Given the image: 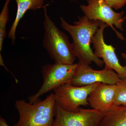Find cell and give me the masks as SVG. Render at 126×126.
Segmentation results:
<instances>
[{"mask_svg": "<svg viewBox=\"0 0 126 126\" xmlns=\"http://www.w3.org/2000/svg\"><path fill=\"white\" fill-rule=\"evenodd\" d=\"M122 58H123L125 61V64L124 65L126 67V53H123L121 54Z\"/></svg>", "mask_w": 126, "mask_h": 126, "instance_id": "17", "label": "cell"}, {"mask_svg": "<svg viewBox=\"0 0 126 126\" xmlns=\"http://www.w3.org/2000/svg\"><path fill=\"white\" fill-rule=\"evenodd\" d=\"M56 104L53 93L43 101L33 104L24 99L16 101L15 107L19 117L15 126H52Z\"/></svg>", "mask_w": 126, "mask_h": 126, "instance_id": "3", "label": "cell"}, {"mask_svg": "<svg viewBox=\"0 0 126 126\" xmlns=\"http://www.w3.org/2000/svg\"><path fill=\"white\" fill-rule=\"evenodd\" d=\"M98 126H126V107L113 106L103 113Z\"/></svg>", "mask_w": 126, "mask_h": 126, "instance_id": "12", "label": "cell"}, {"mask_svg": "<svg viewBox=\"0 0 126 126\" xmlns=\"http://www.w3.org/2000/svg\"><path fill=\"white\" fill-rule=\"evenodd\" d=\"M44 20L43 25L45 30L43 41V47L47 50L55 63L71 64L74 63L77 58L67 35L60 30L47 14L44 6Z\"/></svg>", "mask_w": 126, "mask_h": 126, "instance_id": "2", "label": "cell"}, {"mask_svg": "<svg viewBox=\"0 0 126 126\" xmlns=\"http://www.w3.org/2000/svg\"><path fill=\"white\" fill-rule=\"evenodd\" d=\"M111 8L115 10L121 9L126 4V0H104Z\"/></svg>", "mask_w": 126, "mask_h": 126, "instance_id": "15", "label": "cell"}, {"mask_svg": "<svg viewBox=\"0 0 126 126\" xmlns=\"http://www.w3.org/2000/svg\"><path fill=\"white\" fill-rule=\"evenodd\" d=\"M78 18L74 24L71 25L60 17L61 27L73 39L72 47L79 62L89 65L93 62L102 67L104 64L103 60L95 55L90 46L91 39L96 33L102 21L92 20L86 16Z\"/></svg>", "mask_w": 126, "mask_h": 126, "instance_id": "1", "label": "cell"}, {"mask_svg": "<svg viewBox=\"0 0 126 126\" xmlns=\"http://www.w3.org/2000/svg\"><path fill=\"white\" fill-rule=\"evenodd\" d=\"M88 5H81L80 8L85 16L92 20H99L110 26L120 39L125 40L121 34L115 29L123 31L124 12L116 13L104 0H87Z\"/></svg>", "mask_w": 126, "mask_h": 126, "instance_id": "6", "label": "cell"}, {"mask_svg": "<svg viewBox=\"0 0 126 126\" xmlns=\"http://www.w3.org/2000/svg\"><path fill=\"white\" fill-rule=\"evenodd\" d=\"M116 85L114 106L126 107V78L120 79Z\"/></svg>", "mask_w": 126, "mask_h": 126, "instance_id": "14", "label": "cell"}, {"mask_svg": "<svg viewBox=\"0 0 126 126\" xmlns=\"http://www.w3.org/2000/svg\"><path fill=\"white\" fill-rule=\"evenodd\" d=\"M0 126H9L5 119L0 116Z\"/></svg>", "mask_w": 126, "mask_h": 126, "instance_id": "16", "label": "cell"}, {"mask_svg": "<svg viewBox=\"0 0 126 126\" xmlns=\"http://www.w3.org/2000/svg\"><path fill=\"white\" fill-rule=\"evenodd\" d=\"M109 26L102 22L96 33L93 36L91 43L94 49V54L99 59H103L105 66L114 70L121 79L126 78V67L122 66L115 52V48L107 44L104 41L103 32Z\"/></svg>", "mask_w": 126, "mask_h": 126, "instance_id": "9", "label": "cell"}, {"mask_svg": "<svg viewBox=\"0 0 126 126\" xmlns=\"http://www.w3.org/2000/svg\"><path fill=\"white\" fill-rule=\"evenodd\" d=\"M17 4L16 15L8 34V37L14 45L16 39V32L18 24L25 14L28 10H36L44 7V0H15Z\"/></svg>", "mask_w": 126, "mask_h": 126, "instance_id": "11", "label": "cell"}, {"mask_svg": "<svg viewBox=\"0 0 126 126\" xmlns=\"http://www.w3.org/2000/svg\"><path fill=\"white\" fill-rule=\"evenodd\" d=\"M73 78L69 83L78 87L89 86L97 83L116 84L120 79L114 70L105 66L101 70H94L89 64L79 62Z\"/></svg>", "mask_w": 126, "mask_h": 126, "instance_id": "8", "label": "cell"}, {"mask_svg": "<svg viewBox=\"0 0 126 126\" xmlns=\"http://www.w3.org/2000/svg\"><path fill=\"white\" fill-rule=\"evenodd\" d=\"M78 64L54 63L43 65L41 72L43 79V84L36 94L28 98L30 103H33L43 94L65 84L69 83L74 76Z\"/></svg>", "mask_w": 126, "mask_h": 126, "instance_id": "4", "label": "cell"}, {"mask_svg": "<svg viewBox=\"0 0 126 126\" xmlns=\"http://www.w3.org/2000/svg\"><path fill=\"white\" fill-rule=\"evenodd\" d=\"M103 115L94 109L80 107L78 111H68L56 103L52 126H98Z\"/></svg>", "mask_w": 126, "mask_h": 126, "instance_id": "7", "label": "cell"}, {"mask_svg": "<svg viewBox=\"0 0 126 126\" xmlns=\"http://www.w3.org/2000/svg\"><path fill=\"white\" fill-rule=\"evenodd\" d=\"M11 0H6L0 14V52L2 50L3 41L6 36V26L9 20V5Z\"/></svg>", "mask_w": 126, "mask_h": 126, "instance_id": "13", "label": "cell"}, {"mask_svg": "<svg viewBox=\"0 0 126 126\" xmlns=\"http://www.w3.org/2000/svg\"><path fill=\"white\" fill-rule=\"evenodd\" d=\"M116 88V84L99 83L88 96L89 106L103 114L107 112L114 106Z\"/></svg>", "mask_w": 126, "mask_h": 126, "instance_id": "10", "label": "cell"}, {"mask_svg": "<svg viewBox=\"0 0 126 126\" xmlns=\"http://www.w3.org/2000/svg\"><path fill=\"white\" fill-rule=\"evenodd\" d=\"M100 83L81 87L65 84L54 90L56 103L63 110L73 112L78 111L80 106H89L88 96Z\"/></svg>", "mask_w": 126, "mask_h": 126, "instance_id": "5", "label": "cell"}]
</instances>
